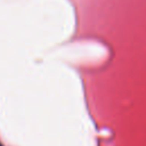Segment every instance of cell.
Returning a JSON list of instances; mask_svg holds the SVG:
<instances>
[{
	"label": "cell",
	"mask_w": 146,
	"mask_h": 146,
	"mask_svg": "<svg viewBox=\"0 0 146 146\" xmlns=\"http://www.w3.org/2000/svg\"><path fill=\"white\" fill-rule=\"evenodd\" d=\"M0 146H2V145H1V144H0Z\"/></svg>",
	"instance_id": "1"
}]
</instances>
